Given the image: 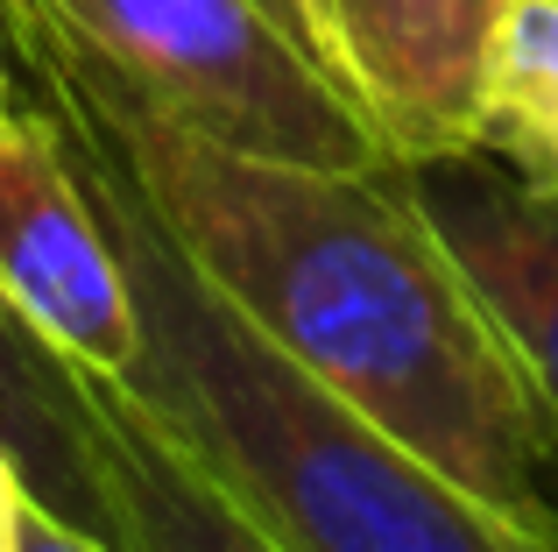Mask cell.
<instances>
[{
    "label": "cell",
    "instance_id": "obj_1",
    "mask_svg": "<svg viewBox=\"0 0 558 552\" xmlns=\"http://www.w3.org/2000/svg\"><path fill=\"white\" fill-rule=\"evenodd\" d=\"M0 43L36 107L99 142L184 263L298 369L545 545L558 425L424 220L403 164L332 170L170 121L36 0H0Z\"/></svg>",
    "mask_w": 558,
    "mask_h": 552
},
{
    "label": "cell",
    "instance_id": "obj_2",
    "mask_svg": "<svg viewBox=\"0 0 558 552\" xmlns=\"http://www.w3.org/2000/svg\"><path fill=\"white\" fill-rule=\"evenodd\" d=\"M57 135L93 184L142 312V361L121 383L283 552H545L269 347L184 263L99 142L64 121Z\"/></svg>",
    "mask_w": 558,
    "mask_h": 552
},
{
    "label": "cell",
    "instance_id": "obj_3",
    "mask_svg": "<svg viewBox=\"0 0 558 552\" xmlns=\"http://www.w3.org/2000/svg\"><path fill=\"white\" fill-rule=\"evenodd\" d=\"M149 107L255 156L332 170L396 164L269 0H36Z\"/></svg>",
    "mask_w": 558,
    "mask_h": 552
},
{
    "label": "cell",
    "instance_id": "obj_4",
    "mask_svg": "<svg viewBox=\"0 0 558 552\" xmlns=\"http://www.w3.org/2000/svg\"><path fill=\"white\" fill-rule=\"evenodd\" d=\"M0 298L85 375L121 383L142 361L121 249L43 107L0 113Z\"/></svg>",
    "mask_w": 558,
    "mask_h": 552
},
{
    "label": "cell",
    "instance_id": "obj_5",
    "mask_svg": "<svg viewBox=\"0 0 558 552\" xmlns=\"http://www.w3.org/2000/svg\"><path fill=\"white\" fill-rule=\"evenodd\" d=\"M502 8L509 0H290L304 50L396 164L474 149Z\"/></svg>",
    "mask_w": 558,
    "mask_h": 552
},
{
    "label": "cell",
    "instance_id": "obj_6",
    "mask_svg": "<svg viewBox=\"0 0 558 552\" xmlns=\"http://www.w3.org/2000/svg\"><path fill=\"white\" fill-rule=\"evenodd\" d=\"M403 178L558 425V199L517 184L481 149L403 164Z\"/></svg>",
    "mask_w": 558,
    "mask_h": 552
},
{
    "label": "cell",
    "instance_id": "obj_7",
    "mask_svg": "<svg viewBox=\"0 0 558 552\" xmlns=\"http://www.w3.org/2000/svg\"><path fill=\"white\" fill-rule=\"evenodd\" d=\"M93 411L113 496V552H283L156 425V411L128 383L93 375Z\"/></svg>",
    "mask_w": 558,
    "mask_h": 552
},
{
    "label": "cell",
    "instance_id": "obj_8",
    "mask_svg": "<svg viewBox=\"0 0 558 552\" xmlns=\"http://www.w3.org/2000/svg\"><path fill=\"white\" fill-rule=\"evenodd\" d=\"M0 446L22 468V489L85 539L113 545V496L99 468L93 375L71 369L8 298H0Z\"/></svg>",
    "mask_w": 558,
    "mask_h": 552
},
{
    "label": "cell",
    "instance_id": "obj_9",
    "mask_svg": "<svg viewBox=\"0 0 558 552\" xmlns=\"http://www.w3.org/2000/svg\"><path fill=\"white\" fill-rule=\"evenodd\" d=\"M474 149L558 199V0H509L481 79Z\"/></svg>",
    "mask_w": 558,
    "mask_h": 552
},
{
    "label": "cell",
    "instance_id": "obj_10",
    "mask_svg": "<svg viewBox=\"0 0 558 552\" xmlns=\"http://www.w3.org/2000/svg\"><path fill=\"white\" fill-rule=\"evenodd\" d=\"M22 552H113L99 539H85L78 525H64V517H50L43 503H28V525H22Z\"/></svg>",
    "mask_w": 558,
    "mask_h": 552
},
{
    "label": "cell",
    "instance_id": "obj_11",
    "mask_svg": "<svg viewBox=\"0 0 558 552\" xmlns=\"http://www.w3.org/2000/svg\"><path fill=\"white\" fill-rule=\"evenodd\" d=\"M28 489H22V468H14V454L0 446V552H22V525H28Z\"/></svg>",
    "mask_w": 558,
    "mask_h": 552
},
{
    "label": "cell",
    "instance_id": "obj_12",
    "mask_svg": "<svg viewBox=\"0 0 558 552\" xmlns=\"http://www.w3.org/2000/svg\"><path fill=\"white\" fill-rule=\"evenodd\" d=\"M14 85H22V71L8 64V43H0V113H8V107H22V93H14Z\"/></svg>",
    "mask_w": 558,
    "mask_h": 552
},
{
    "label": "cell",
    "instance_id": "obj_13",
    "mask_svg": "<svg viewBox=\"0 0 558 552\" xmlns=\"http://www.w3.org/2000/svg\"><path fill=\"white\" fill-rule=\"evenodd\" d=\"M269 8H276V14H283V22H290V28H298V14H290V0H269Z\"/></svg>",
    "mask_w": 558,
    "mask_h": 552
},
{
    "label": "cell",
    "instance_id": "obj_14",
    "mask_svg": "<svg viewBox=\"0 0 558 552\" xmlns=\"http://www.w3.org/2000/svg\"><path fill=\"white\" fill-rule=\"evenodd\" d=\"M545 552H558V525H551V539H545Z\"/></svg>",
    "mask_w": 558,
    "mask_h": 552
}]
</instances>
